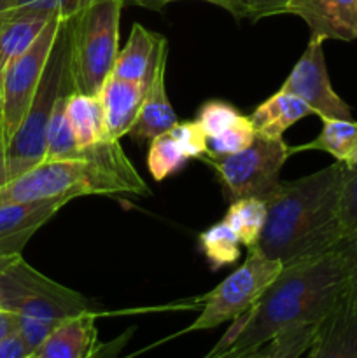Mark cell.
Returning a JSON list of instances; mask_svg holds the SVG:
<instances>
[{"mask_svg":"<svg viewBox=\"0 0 357 358\" xmlns=\"http://www.w3.org/2000/svg\"><path fill=\"white\" fill-rule=\"evenodd\" d=\"M346 164H329L296 180H280L266 201V222L258 248L282 266L331 252L343 241L340 199Z\"/></svg>","mask_w":357,"mask_h":358,"instance_id":"cell-1","label":"cell"},{"mask_svg":"<svg viewBox=\"0 0 357 358\" xmlns=\"http://www.w3.org/2000/svg\"><path fill=\"white\" fill-rule=\"evenodd\" d=\"M346 271L340 248L284 266L251 311L233 345L224 353H240L268 345L293 325L321 324L342 301Z\"/></svg>","mask_w":357,"mask_h":358,"instance_id":"cell-2","label":"cell"},{"mask_svg":"<svg viewBox=\"0 0 357 358\" xmlns=\"http://www.w3.org/2000/svg\"><path fill=\"white\" fill-rule=\"evenodd\" d=\"M150 191L119 140H104L74 157L44 159L0 187V205L83 196H149Z\"/></svg>","mask_w":357,"mask_h":358,"instance_id":"cell-3","label":"cell"},{"mask_svg":"<svg viewBox=\"0 0 357 358\" xmlns=\"http://www.w3.org/2000/svg\"><path fill=\"white\" fill-rule=\"evenodd\" d=\"M0 308L16 317L18 332L31 353L65 318L90 310L86 297L48 278L18 257L0 275Z\"/></svg>","mask_w":357,"mask_h":358,"instance_id":"cell-4","label":"cell"},{"mask_svg":"<svg viewBox=\"0 0 357 358\" xmlns=\"http://www.w3.org/2000/svg\"><path fill=\"white\" fill-rule=\"evenodd\" d=\"M125 0H91L70 16V76L74 91L98 94L119 52V21Z\"/></svg>","mask_w":357,"mask_h":358,"instance_id":"cell-5","label":"cell"},{"mask_svg":"<svg viewBox=\"0 0 357 358\" xmlns=\"http://www.w3.org/2000/svg\"><path fill=\"white\" fill-rule=\"evenodd\" d=\"M69 20L70 17H65L62 21L51 55L46 63L44 73H42L41 83L34 94V100H31L20 128L4 150L9 180L23 171L30 170L46 157V135H48L52 108H55L59 93L69 84H72Z\"/></svg>","mask_w":357,"mask_h":358,"instance_id":"cell-6","label":"cell"},{"mask_svg":"<svg viewBox=\"0 0 357 358\" xmlns=\"http://www.w3.org/2000/svg\"><path fill=\"white\" fill-rule=\"evenodd\" d=\"M290 156L284 138L255 136L251 147L223 157H202L220 182L230 203L244 198L268 199L280 184V171Z\"/></svg>","mask_w":357,"mask_h":358,"instance_id":"cell-7","label":"cell"},{"mask_svg":"<svg viewBox=\"0 0 357 358\" xmlns=\"http://www.w3.org/2000/svg\"><path fill=\"white\" fill-rule=\"evenodd\" d=\"M282 268V262L265 257L258 248H248L245 262L206 296L202 313L188 331H210L251 311Z\"/></svg>","mask_w":357,"mask_h":358,"instance_id":"cell-8","label":"cell"},{"mask_svg":"<svg viewBox=\"0 0 357 358\" xmlns=\"http://www.w3.org/2000/svg\"><path fill=\"white\" fill-rule=\"evenodd\" d=\"M63 20L65 17L58 14L52 16L37 41L23 55L18 56L4 72L0 80V128H2L4 150L20 128L34 100Z\"/></svg>","mask_w":357,"mask_h":358,"instance_id":"cell-9","label":"cell"},{"mask_svg":"<svg viewBox=\"0 0 357 358\" xmlns=\"http://www.w3.org/2000/svg\"><path fill=\"white\" fill-rule=\"evenodd\" d=\"M324 42V38L310 35L303 55L279 91L303 100L321 119H352L349 103L340 98L329 80Z\"/></svg>","mask_w":357,"mask_h":358,"instance_id":"cell-10","label":"cell"},{"mask_svg":"<svg viewBox=\"0 0 357 358\" xmlns=\"http://www.w3.org/2000/svg\"><path fill=\"white\" fill-rule=\"evenodd\" d=\"M286 14L301 17L314 37L357 41V0H289Z\"/></svg>","mask_w":357,"mask_h":358,"instance_id":"cell-11","label":"cell"},{"mask_svg":"<svg viewBox=\"0 0 357 358\" xmlns=\"http://www.w3.org/2000/svg\"><path fill=\"white\" fill-rule=\"evenodd\" d=\"M69 201L48 199L0 205V255L20 257L30 238Z\"/></svg>","mask_w":357,"mask_h":358,"instance_id":"cell-12","label":"cell"},{"mask_svg":"<svg viewBox=\"0 0 357 358\" xmlns=\"http://www.w3.org/2000/svg\"><path fill=\"white\" fill-rule=\"evenodd\" d=\"M167 59H168V41L161 45L160 56H158L156 66H154L153 77L147 84L146 94H144L142 105H140L139 115L130 129L128 136L133 140H153L154 136L167 133L178 122L177 114L172 107L167 94Z\"/></svg>","mask_w":357,"mask_h":358,"instance_id":"cell-13","label":"cell"},{"mask_svg":"<svg viewBox=\"0 0 357 358\" xmlns=\"http://www.w3.org/2000/svg\"><path fill=\"white\" fill-rule=\"evenodd\" d=\"M307 358H357V306L345 294L318 324Z\"/></svg>","mask_w":357,"mask_h":358,"instance_id":"cell-14","label":"cell"},{"mask_svg":"<svg viewBox=\"0 0 357 358\" xmlns=\"http://www.w3.org/2000/svg\"><path fill=\"white\" fill-rule=\"evenodd\" d=\"M147 87L133 80L108 76L98 98L104 108L105 128L111 140H121L132 129Z\"/></svg>","mask_w":357,"mask_h":358,"instance_id":"cell-15","label":"cell"},{"mask_svg":"<svg viewBox=\"0 0 357 358\" xmlns=\"http://www.w3.org/2000/svg\"><path fill=\"white\" fill-rule=\"evenodd\" d=\"M97 343L94 313L91 310L65 318L52 329L31 358H91Z\"/></svg>","mask_w":357,"mask_h":358,"instance_id":"cell-16","label":"cell"},{"mask_svg":"<svg viewBox=\"0 0 357 358\" xmlns=\"http://www.w3.org/2000/svg\"><path fill=\"white\" fill-rule=\"evenodd\" d=\"M167 42L163 35L147 30L144 24L135 23L130 31L125 48L119 49L112 76L133 80L147 87L160 56L161 45Z\"/></svg>","mask_w":357,"mask_h":358,"instance_id":"cell-17","label":"cell"},{"mask_svg":"<svg viewBox=\"0 0 357 358\" xmlns=\"http://www.w3.org/2000/svg\"><path fill=\"white\" fill-rule=\"evenodd\" d=\"M312 114L314 112L303 100L289 93L276 91L268 100L259 103L248 119L254 126L255 135L265 138H282L290 126Z\"/></svg>","mask_w":357,"mask_h":358,"instance_id":"cell-18","label":"cell"},{"mask_svg":"<svg viewBox=\"0 0 357 358\" xmlns=\"http://www.w3.org/2000/svg\"><path fill=\"white\" fill-rule=\"evenodd\" d=\"M66 117L74 131L77 147L86 149L104 140H111L105 128L104 108L98 94L72 91L66 100Z\"/></svg>","mask_w":357,"mask_h":358,"instance_id":"cell-19","label":"cell"},{"mask_svg":"<svg viewBox=\"0 0 357 358\" xmlns=\"http://www.w3.org/2000/svg\"><path fill=\"white\" fill-rule=\"evenodd\" d=\"M300 150H321L349 168L357 164V121L352 119H322V129L312 142L290 147V154Z\"/></svg>","mask_w":357,"mask_h":358,"instance_id":"cell-20","label":"cell"},{"mask_svg":"<svg viewBox=\"0 0 357 358\" xmlns=\"http://www.w3.org/2000/svg\"><path fill=\"white\" fill-rule=\"evenodd\" d=\"M51 17L46 14H16L4 23L0 28V80L7 66L37 41Z\"/></svg>","mask_w":357,"mask_h":358,"instance_id":"cell-21","label":"cell"},{"mask_svg":"<svg viewBox=\"0 0 357 358\" xmlns=\"http://www.w3.org/2000/svg\"><path fill=\"white\" fill-rule=\"evenodd\" d=\"M224 222L234 231L244 247L254 248L266 222V201L258 198L237 199L230 203Z\"/></svg>","mask_w":357,"mask_h":358,"instance_id":"cell-22","label":"cell"},{"mask_svg":"<svg viewBox=\"0 0 357 358\" xmlns=\"http://www.w3.org/2000/svg\"><path fill=\"white\" fill-rule=\"evenodd\" d=\"M74 91V84H69L59 93L52 108L51 119H49L48 135H46V157L44 159H63V157H74L80 152L77 147L74 131L70 128L69 117H66V100Z\"/></svg>","mask_w":357,"mask_h":358,"instance_id":"cell-23","label":"cell"},{"mask_svg":"<svg viewBox=\"0 0 357 358\" xmlns=\"http://www.w3.org/2000/svg\"><path fill=\"white\" fill-rule=\"evenodd\" d=\"M198 241L203 255L206 257L214 271L224 268V266L234 264L240 257V238L234 234V231L224 220L203 231Z\"/></svg>","mask_w":357,"mask_h":358,"instance_id":"cell-24","label":"cell"},{"mask_svg":"<svg viewBox=\"0 0 357 358\" xmlns=\"http://www.w3.org/2000/svg\"><path fill=\"white\" fill-rule=\"evenodd\" d=\"M189 157L182 152L181 145L175 142L170 131L161 133L150 140L147 152V170L156 182H163L186 166Z\"/></svg>","mask_w":357,"mask_h":358,"instance_id":"cell-25","label":"cell"},{"mask_svg":"<svg viewBox=\"0 0 357 358\" xmlns=\"http://www.w3.org/2000/svg\"><path fill=\"white\" fill-rule=\"evenodd\" d=\"M317 329L318 324H301L286 329L268 343L262 358H300L314 343Z\"/></svg>","mask_w":357,"mask_h":358,"instance_id":"cell-26","label":"cell"},{"mask_svg":"<svg viewBox=\"0 0 357 358\" xmlns=\"http://www.w3.org/2000/svg\"><path fill=\"white\" fill-rule=\"evenodd\" d=\"M255 129L247 115H241L231 128L223 131L220 135L212 136L206 142V154L203 157H223L230 154H237L252 145L255 140Z\"/></svg>","mask_w":357,"mask_h":358,"instance_id":"cell-27","label":"cell"},{"mask_svg":"<svg viewBox=\"0 0 357 358\" xmlns=\"http://www.w3.org/2000/svg\"><path fill=\"white\" fill-rule=\"evenodd\" d=\"M241 117L240 110L234 105L223 100H209L200 107L196 121L202 126L209 138L220 135Z\"/></svg>","mask_w":357,"mask_h":358,"instance_id":"cell-28","label":"cell"},{"mask_svg":"<svg viewBox=\"0 0 357 358\" xmlns=\"http://www.w3.org/2000/svg\"><path fill=\"white\" fill-rule=\"evenodd\" d=\"M90 2L91 0H14L13 16L16 14H46V16L58 14V16L70 17Z\"/></svg>","mask_w":357,"mask_h":358,"instance_id":"cell-29","label":"cell"},{"mask_svg":"<svg viewBox=\"0 0 357 358\" xmlns=\"http://www.w3.org/2000/svg\"><path fill=\"white\" fill-rule=\"evenodd\" d=\"M340 222L343 236L357 234V164L346 166V177L343 182L342 199H340Z\"/></svg>","mask_w":357,"mask_h":358,"instance_id":"cell-30","label":"cell"},{"mask_svg":"<svg viewBox=\"0 0 357 358\" xmlns=\"http://www.w3.org/2000/svg\"><path fill=\"white\" fill-rule=\"evenodd\" d=\"M170 135L174 136L175 142L181 145L182 152L191 159V157H203L206 154V142L209 136L205 135L198 121H182L177 122L170 129Z\"/></svg>","mask_w":357,"mask_h":358,"instance_id":"cell-31","label":"cell"},{"mask_svg":"<svg viewBox=\"0 0 357 358\" xmlns=\"http://www.w3.org/2000/svg\"><path fill=\"white\" fill-rule=\"evenodd\" d=\"M340 252L343 255L346 271V289L345 296L357 306V234L349 238H343L338 245Z\"/></svg>","mask_w":357,"mask_h":358,"instance_id":"cell-32","label":"cell"},{"mask_svg":"<svg viewBox=\"0 0 357 358\" xmlns=\"http://www.w3.org/2000/svg\"><path fill=\"white\" fill-rule=\"evenodd\" d=\"M244 17L251 21L286 14L289 0H240Z\"/></svg>","mask_w":357,"mask_h":358,"instance_id":"cell-33","label":"cell"},{"mask_svg":"<svg viewBox=\"0 0 357 358\" xmlns=\"http://www.w3.org/2000/svg\"><path fill=\"white\" fill-rule=\"evenodd\" d=\"M181 2V0H125V6H139L149 10H161L168 6V3ZM203 2L210 3V0H203Z\"/></svg>","mask_w":357,"mask_h":358,"instance_id":"cell-34","label":"cell"},{"mask_svg":"<svg viewBox=\"0 0 357 358\" xmlns=\"http://www.w3.org/2000/svg\"><path fill=\"white\" fill-rule=\"evenodd\" d=\"M210 3L223 7L224 10H227V13H230L233 17H237V20H241V17H244V10H241L240 0H210Z\"/></svg>","mask_w":357,"mask_h":358,"instance_id":"cell-35","label":"cell"},{"mask_svg":"<svg viewBox=\"0 0 357 358\" xmlns=\"http://www.w3.org/2000/svg\"><path fill=\"white\" fill-rule=\"evenodd\" d=\"M266 348H268V345L261 346V348H255V350H247V352H240V353H223V355L205 357V358H262V357L266 355Z\"/></svg>","mask_w":357,"mask_h":358,"instance_id":"cell-36","label":"cell"},{"mask_svg":"<svg viewBox=\"0 0 357 358\" xmlns=\"http://www.w3.org/2000/svg\"><path fill=\"white\" fill-rule=\"evenodd\" d=\"M14 9V0H0V28L7 20H10Z\"/></svg>","mask_w":357,"mask_h":358,"instance_id":"cell-37","label":"cell"},{"mask_svg":"<svg viewBox=\"0 0 357 358\" xmlns=\"http://www.w3.org/2000/svg\"><path fill=\"white\" fill-rule=\"evenodd\" d=\"M7 180H9V173H7L6 157H4V152H0V187H2Z\"/></svg>","mask_w":357,"mask_h":358,"instance_id":"cell-38","label":"cell"},{"mask_svg":"<svg viewBox=\"0 0 357 358\" xmlns=\"http://www.w3.org/2000/svg\"><path fill=\"white\" fill-rule=\"evenodd\" d=\"M20 257H21V255H20ZM16 259L18 257H4V255H0V275L6 271L7 266H9L13 261H16Z\"/></svg>","mask_w":357,"mask_h":358,"instance_id":"cell-39","label":"cell"},{"mask_svg":"<svg viewBox=\"0 0 357 358\" xmlns=\"http://www.w3.org/2000/svg\"><path fill=\"white\" fill-rule=\"evenodd\" d=\"M0 152H4V140H2V128H0Z\"/></svg>","mask_w":357,"mask_h":358,"instance_id":"cell-40","label":"cell"},{"mask_svg":"<svg viewBox=\"0 0 357 358\" xmlns=\"http://www.w3.org/2000/svg\"><path fill=\"white\" fill-rule=\"evenodd\" d=\"M30 358H31V357H30Z\"/></svg>","mask_w":357,"mask_h":358,"instance_id":"cell-41","label":"cell"}]
</instances>
